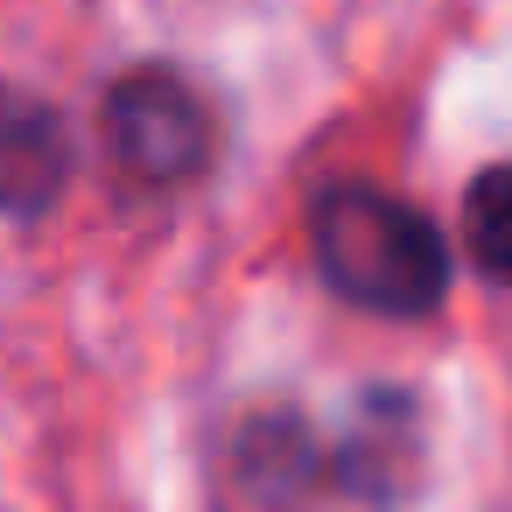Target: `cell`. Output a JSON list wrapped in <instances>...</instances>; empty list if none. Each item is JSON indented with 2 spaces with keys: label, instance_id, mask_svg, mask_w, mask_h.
I'll return each instance as SVG.
<instances>
[{
  "label": "cell",
  "instance_id": "cell-3",
  "mask_svg": "<svg viewBox=\"0 0 512 512\" xmlns=\"http://www.w3.org/2000/svg\"><path fill=\"white\" fill-rule=\"evenodd\" d=\"M330 470H337L344 491L379 498V505L414 491V477H421V407H414V393H393V386L358 393L351 414H344Z\"/></svg>",
  "mask_w": 512,
  "mask_h": 512
},
{
  "label": "cell",
  "instance_id": "cell-2",
  "mask_svg": "<svg viewBox=\"0 0 512 512\" xmlns=\"http://www.w3.org/2000/svg\"><path fill=\"white\" fill-rule=\"evenodd\" d=\"M106 148L134 183H190L211 162V106L176 71H127L106 92Z\"/></svg>",
  "mask_w": 512,
  "mask_h": 512
},
{
  "label": "cell",
  "instance_id": "cell-1",
  "mask_svg": "<svg viewBox=\"0 0 512 512\" xmlns=\"http://www.w3.org/2000/svg\"><path fill=\"white\" fill-rule=\"evenodd\" d=\"M309 246L323 281L372 316H428L449 295V246L442 232L372 183H337L316 197Z\"/></svg>",
  "mask_w": 512,
  "mask_h": 512
},
{
  "label": "cell",
  "instance_id": "cell-6",
  "mask_svg": "<svg viewBox=\"0 0 512 512\" xmlns=\"http://www.w3.org/2000/svg\"><path fill=\"white\" fill-rule=\"evenodd\" d=\"M463 246L470 260L512 288V162H491L463 197Z\"/></svg>",
  "mask_w": 512,
  "mask_h": 512
},
{
  "label": "cell",
  "instance_id": "cell-4",
  "mask_svg": "<svg viewBox=\"0 0 512 512\" xmlns=\"http://www.w3.org/2000/svg\"><path fill=\"white\" fill-rule=\"evenodd\" d=\"M71 134L43 99H0V218H43L64 197Z\"/></svg>",
  "mask_w": 512,
  "mask_h": 512
},
{
  "label": "cell",
  "instance_id": "cell-5",
  "mask_svg": "<svg viewBox=\"0 0 512 512\" xmlns=\"http://www.w3.org/2000/svg\"><path fill=\"white\" fill-rule=\"evenodd\" d=\"M309 477H316V449H309V428L295 421V407L260 414V421L239 428V442H232V484H239L260 512L295 505V498L309 491Z\"/></svg>",
  "mask_w": 512,
  "mask_h": 512
}]
</instances>
